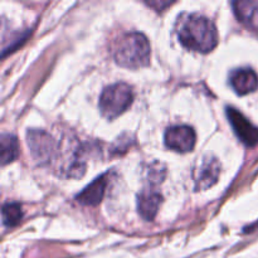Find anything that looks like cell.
<instances>
[{
    "label": "cell",
    "mask_w": 258,
    "mask_h": 258,
    "mask_svg": "<svg viewBox=\"0 0 258 258\" xmlns=\"http://www.w3.org/2000/svg\"><path fill=\"white\" fill-rule=\"evenodd\" d=\"M163 197L153 186L143 189L138 196V211L145 221H153L158 214Z\"/></svg>",
    "instance_id": "9"
},
{
    "label": "cell",
    "mask_w": 258,
    "mask_h": 258,
    "mask_svg": "<svg viewBox=\"0 0 258 258\" xmlns=\"http://www.w3.org/2000/svg\"><path fill=\"white\" fill-rule=\"evenodd\" d=\"M176 35L185 48L208 53L217 47L218 33L214 23L201 14H183L175 24Z\"/></svg>",
    "instance_id": "1"
},
{
    "label": "cell",
    "mask_w": 258,
    "mask_h": 258,
    "mask_svg": "<svg viewBox=\"0 0 258 258\" xmlns=\"http://www.w3.org/2000/svg\"><path fill=\"white\" fill-rule=\"evenodd\" d=\"M54 161H57V171L64 178L80 179L85 175L86 161L83 158V149L77 140L70 139L58 144Z\"/></svg>",
    "instance_id": "3"
},
{
    "label": "cell",
    "mask_w": 258,
    "mask_h": 258,
    "mask_svg": "<svg viewBox=\"0 0 258 258\" xmlns=\"http://www.w3.org/2000/svg\"><path fill=\"white\" fill-rule=\"evenodd\" d=\"M231 86L238 95H248L258 87V76L251 68H239L231 75Z\"/></svg>",
    "instance_id": "10"
},
{
    "label": "cell",
    "mask_w": 258,
    "mask_h": 258,
    "mask_svg": "<svg viewBox=\"0 0 258 258\" xmlns=\"http://www.w3.org/2000/svg\"><path fill=\"white\" fill-rule=\"evenodd\" d=\"M133 102V90L122 82L107 86L100 96V111L103 117L113 120L125 112Z\"/></svg>",
    "instance_id": "4"
},
{
    "label": "cell",
    "mask_w": 258,
    "mask_h": 258,
    "mask_svg": "<svg viewBox=\"0 0 258 258\" xmlns=\"http://www.w3.org/2000/svg\"><path fill=\"white\" fill-rule=\"evenodd\" d=\"M227 117L231 126L233 127L234 134L238 136L239 140L246 146L253 148L258 144V128L252 125L238 110L233 107H227Z\"/></svg>",
    "instance_id": "8"
},
{
    "label": "cell",
    "mask_w": 258,
    "mask_h": 258,
    "mask_svg": "<svg viewBox=\"0 0 258 258\" xmlns=\"http://www.w3.org/2000/svg\"><path fill=\"white\" fill-rule=\"evenodd\" d=\"M234 14L239 22L251 29H258V2L257 0H241L234 2Z\"/></svg>",
    "instance_id": "12"
},
{
    "label": "cell",
    "mask_w": 258,
    "mask_h": 258,
    "mask_svg": "<svg viewBox=\"0 0 258 258\" xmlns=\"http://www.w3.org/2000/svg\"><path fill=\"white\" fill-rule=\"evenodd\" d=\"M106 186H107V174L98 176L92 183L88 184L80 194L76 196V199L83 206H98L105 196Z\"/></svg>",
    "instance_id": "11"
},
{
    "label": "cell",
    "mask_w": 258,
    "mask_h": 258,
    "mask_svg": "<svg viewBox=\"0 0 258 258\" xmlns=\"http://www.w3.org/2000/svg\"><path fill=\"white\" fill-rule=\"evenodd\" d=\"M221 174V164L214 155L207 154L197 161L191 173L196 190H206L217 183Z\"/></svg>",
    "instance_id": "6"
},
{
    "label": "cell",
    "mask_w": 258,
    "mask_h": 258,
    "mask_svg": "<svg viewBox=\"0 0 258 258\" xmlns=\"http://www.w3.org/2000/svg\"><path fill=\"white\" fill-rule=\"evenodd\" d=\"M164 140H165L166 148L176 153L185 154L193 150L196 146L197 135L196 131L190 126L175 125L170 126L165 131Z\"/></svg>",
    "instance_id": "7"
},
{
    "label": "cell",
    "mask_w": 258,
    "mask_h": 258,
    "mask_svg": "<svg viewBox=\"0 0 258 258\" xmlns=\"http://www.w3.org/2000/svg\"><path fill=\"white\" fill-rule=\"evenodd\" d=\"M23 218V211L19 203H5L2 209V219L4 226L15 227Z\"/></svg>",
    "instance_id": "14"
},
{
    "label": "cell",
    "mask_w": 258,
    "mask_h": 258,
    "mask_svg": "<svg viewBox=\"0 0 258 258\" xmlns=\"http://www.w3.org/2000/svg\"><path fill=\"white\" fill-rule=\"evenodd\" d=\"M19 146L18 140L12 134H3L0 138V161L3 165L12 163L18 158Z\"/></svg>",
    "instance_id": "13"
},
{
    "label": "cell",
    "mask_w": 258,
    "mask_h": 258,
    "mask_svg": "<svg viewBox=\"0 0 258 258\" xmlns=\"http://www.w3.org/2000/svg\"><path fill=\"white\" fill-rule=\"evenodd\" d=\"M115 62L125 68L145 67L150 60V44L143 33H127L123 35L113 53Z\"/></svg>",
    "instance_id": "2"
},
{
    "label": "cell",
    "mask_w": 258,
    "mask_h": 258,
    "mask_svg": "<svg viewBox=\"0 0 258 258\" xmlns=\"http://www.w3.org/2000/svg\"><path fill=\"white\" fill-rule=\"evenodd\" d=\"M27 143L33 159L40 165H47L54 161L58 150V143L50 134L44 130H29Z\"/></svg>",
    "instance_id": "5"
}]
</instances>
